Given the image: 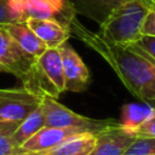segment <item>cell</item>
<instances>
[{
	"label": "cell",
	"instance_id": "cell-1",
	"mask_svg": "<svg viewBox=\"0 0 155 155\" xmlns=\"http://www.w3.org/2000/svg\"><path fill=\"white\" fill-rule=\"evenodd\" d=\"M70 33L96 51L115 71L125 87L144 103H155V63L131 46L114 45L98 33L82 25L76 16L70 22Z\"/></svg>",
	"mask_w": 155,
	"mask_h": 155
},
{
	"label": "cell",
	"instance_id": "cell-2",
	"mask_svg": "<svg viewBox=\"0 0 155 155\" xmlns=\"http://www.w3.org/2000/svg\"><path fill=\"white\" fill-rule=\"evenodd\" d=\"M150 0H130L99 24L98 35L109 44L128 46L142 35V25Z\"/></svg>",
	"mask_w": 155,
	"mask_h": 155
},
{
	"label": "cell",
	"instance_id": "cell-3",
	"mask_svg": "<svg viewBox=\"0 0 155 155\" xmlns=\"http://www.w3.org/2000/svg\"><path fill=\"white\" fill-rule=\"evenodd\" d=\"M36 59L38 57L23 50L7 30L0 25V71L15 75L22 81L23 86L38 93Z\"/></svg>",
	"mask_w": 155,
	"mask_h": 155
},
{
	"label": "cell",
	"instance_id": "cell-4",
	"mask_svg": "<svg viewBox=\"0 0 155 155\" xmlns=\"http://www.w3.org/2000/svg\"><path fill=\"white\" fill-rule=\"evenodd\" d=\"M41 107L44 110L45 117V126L52 127H74L80 128L87 132L98 133L99 131L115 125L117 121L114 119H105V120H97L91 119L84 115H80L69 108L61 104L56 98L42 94L41 96Z\"/></svg>",
	"mask_w": 155,
	"mask_h": 155
},
{
	"label": "cell",
	"instance_id": "cell-5",
	"mask_svg": "<svg viewBox=\"0 0 155 155\" xmlns=\"http://www.w3.org/2000/svg\"><path fill=\"white\" fill-rule=\"evenodd\" d=\"M8 5L18 22L30 18L56 19L70 27L76 15L70 0H8Z\"/></svg>",
	"mask_w": 155,
	"mask_h": 155
},
{
	"label": "cell",
	"instance_id": "cell-6",
	"mask_svg": "<svg viewBox=\"0 0 155 155\" xmlns=\"http://www.w3.org/2000/svg\"><path fill=\"white\" fill-rule=\"evenodd\" d=\"M36 91L57 98L64 92L63 63L59 48H46L36 59Z\"/></svg>",
	"mask_w": 155,
	"mask_h": 155
},
{
	"label": "cell",
	"instance_id": "cell-7",
	"mask_svg": "<svg viewBox=\"0 0 155 155\" xmlns=\"http://www.w3.org/2000/svg\"><path fill=\"white\" fill-rule=\"evenodd\" d=\"M41 96L22 86L0 88V121H22L41 104Z\"/></svg>",
	"mask_w": 155,
	"mask_h": 155
},
{
	"label": "cell",
	"instance_id": "cell-8",
	"mask_svg": "<svg viewBox=\"0 0 155 155\" xmlns=\"http://www.w3.org/2000/svg\"><path fill=\"white\" fill-rule=\"evenodd\" d=\"M58 48L63 63L64 92H84L90 84L88 68L69 44L65 42Z\"/></svg>",
	"mask_w": 155,
	"mask_h": 155
},
{
	"label": "cell",
	"instance_id": "cell-9",
	"mask_svg": "<svg viewBox=\"0 0 155 155\" xmlns=\"http://www.w3.org/2000/svg\"><path fill=\"white\" fill-rule=\"evenodd\" d=\"M136 136L124 130L119 121L96 134V144L88 155H122Z\"/></svg>",
	"mask_w": 155,
	"mask_h": 155
},
{
	"label": "cell",
	"instance_id": "cell-10",
	"mask_svg": "<svg viewBox=\"0 0 155 155\" xmlns=\"http://www.w3.org/2000/svg\"><path fill=\"white\" fill-rule=\"evenodd\" d=\"M80 132H87L80 128L74 127H52V126H44L40 128L35 134H33L28 140H25L22 144L23 150L39 154L41 151L48 150L63 140H65L68 137L80 133Z\"/></svg>",
	"mask_w": 155,
	"mask_h": 155
},
{
	"label": "cell",
	"instance_id": "cell-11",
	"mask_svg": "<svg viewBox=\"0 0 155 155\" xmlns=\"http://www.w3.org/2000/svg\"><path fill=\"white\" fill-rule=\"evenodd\" d=\"M29 28L42 40L47 48H58L65 44L70 36V27L56 19H36L27 21Z\"/></svg>",
	"mask_w": 155,
	"mask_h": 155
},
{
	"label": "cell",
	"instance_id": "cell-12",
	"mask_svg": "<svg viewBox=\"0 0 155 155\" xmlns=\"http://www.w3.org/2000/svg\"><path fill=\"white\" fill-rule=\"evenodd\" d=\"M96 144V133L80 132L68 137L58 145L36 155H88Z\"/></svg>",
	"mask_w": 155,
	"mask_h": 155
},
{
	"label": "cell",
	"instance_id": "cell-13",
	"mask_svg": "<svg viewBox=\"0 0 155 155\" xmlns=\"http://www.w3.org/2000/svg\"><path fill=\"white\" fill-rule=\"evenodd\" d=\"M76 13H81L98 24L103 23L116 8L130 0H70Z\"/></svg>",
	"mask_w": 155,
	"mask_h": 155
},
{
	"label": "cell",
	"instance_id": "cell-14",
	"mask_svg": "<svg viewBox=\"0 0 155 155\" xmlns=\"http://www.w3.org/2000/svg\"><path fill=\"white\" fill-rule=\"evenodd\" d=\"M2 27L15 39V41L28 53L35 57H39L46 51L47 46L29 28L27 22H13V23L5 24Z\"/></svg>",
	"mask_w": 155,
	"mask_h": 155
},
{
	"label": "cell",
	"instance_id": "cell-15",
	"mask_svg": "<svg viewBox=\"0 0 155 155\" xmlns=\"http://www.w3.org/2000/svg\"><path fill=\"white\" fill-rule=\"evenodd\" d=\"M155 108L149 103H126L121 108L119 124L124 130L133 134V132L151 116Z\"/></svg>",
	"mask_w": 155,
	"mask_h": 155
},
{
	"label": "cell",
	"instance_id": "cell-16",
	"mask_svg": "<svg viewBox=\"0 0 155 155\" xmlns=\"http://www.w3.org/2000/svg\"><path fill=\"white\" fill-rule=\"evenodd\" d=\"M19 121H0V155H36L23 150L15 139Z\"/></svg>",
	"mask_w": 155,
	"mask_h": 155
},
{
	"label": "cell",
	"instance_id": "cell-17",
	"mask_svg": "<svg viewBox=\"0 0 155 155\" xmlns=\"http://www.w3.org/2000/svg\"><path fill=\"white\" fill-rule=\"evenodd\" d=\"M44 126H45V117H44L42 107L40 104L25 119H23L19 122L15 132V139L19 145H22L25 140H28L33 134H35Z\"/></svg>",
	"mask_w": 155,
	"mask_h": 155
},
{
	"label": "cell",
	"instance_id": "cell-18",
	"mask_svg": "<svg viewBox=\"0 0 155 155\" xmlns=\"http://www.w3.org/2000/svg\"><path fill=\"white\" fill-rule=\"evenodd\" d=\"M122 155H155V138L136 137Z\"/></svg>",
	"mask_w": 155,
	"mask_h": 155
},
{
	"label": "cell",
	"instance_id": "cell-19",
	"mask_svg": "<svg viewBox=\"0 0 155 155\" xmlns=\"http://www.w3.org/2000/svg\"><path fill=\"white\" fill-rule=\"evenodd\" d=\"M128 46H131L138 53H140L142 56L155 63V36L142 34L137 41H134Z\"/></svg>",
	"mask_w": 155,
	"mask_h": 155
},
{
	"label": "cell",
	"instance_id": "cell-20",
	"mask_svg": "<svg viewBox=\"0 0 155 155\" xmlns=\"http://www.w3.org/2000/svg\"><path fill=\"white\" fill-rule=\"evenodd\" d=\"M142 34L155 36V4L151 2L142 25Z\"/></svg>",
	"mask_w": 155,
	"mask_h": 155
},
{
	"label": "cell",
	"instance_id": "cell-21",
	"mask_svg": "<svg viewBox=\"0 0 155 155\" xmlns=\"http://www.w3.org/2000/svg\"><path fill=\"white\" fill-rule=\"evenodd\" d=\"M133 134L136 137H151V138H155V110L151 114V116L133 132Z\"/></svg>",
	"mask_w": 155,
	"mask_h": 155
},
{
	"label": "cell",
	"instance_id": "cell-22",
	"mask_svg": "<svg viewBox=\"0 0 155 155\" xmlns=\"http://www.w3.org/2000/svg\"><path fill=\"white\" fill-rule=\"evenodd\" d=\"M13 22H18V18L10 8L8 0H0V25Z\"/></svg>",
	"mask_w": 155,
	"mask_h": 155
},
{
	"label": "cell",
	"instance_id": "cell-23",
	"mask_svg": "<svg viewBox=\"0 0 155 155\" xmlns=\"http://www.w3.org/2000/svg\"><path fill=\"white\" fill-rule=\"evenodd\" d=\"M150 1H151V2H154V4H155V0H150Z\"/></svg>",
	"mask_w": 155,
	"mask_h": 155
},
{
	"label": "cell",
	"instance_id": "cell-24",
	"mask_svg": "<svg viewBox=\"0 0 155 155\" xmlns=\"http://www.w3.org/2000/svg\"><path fill=\"white\" fill-rule=\"evenodd\" d=\"M0 73H1V71H0Z\"/></svg>",
	"mask_w": 155,
	"mask_h": 155
}]
</instances>
